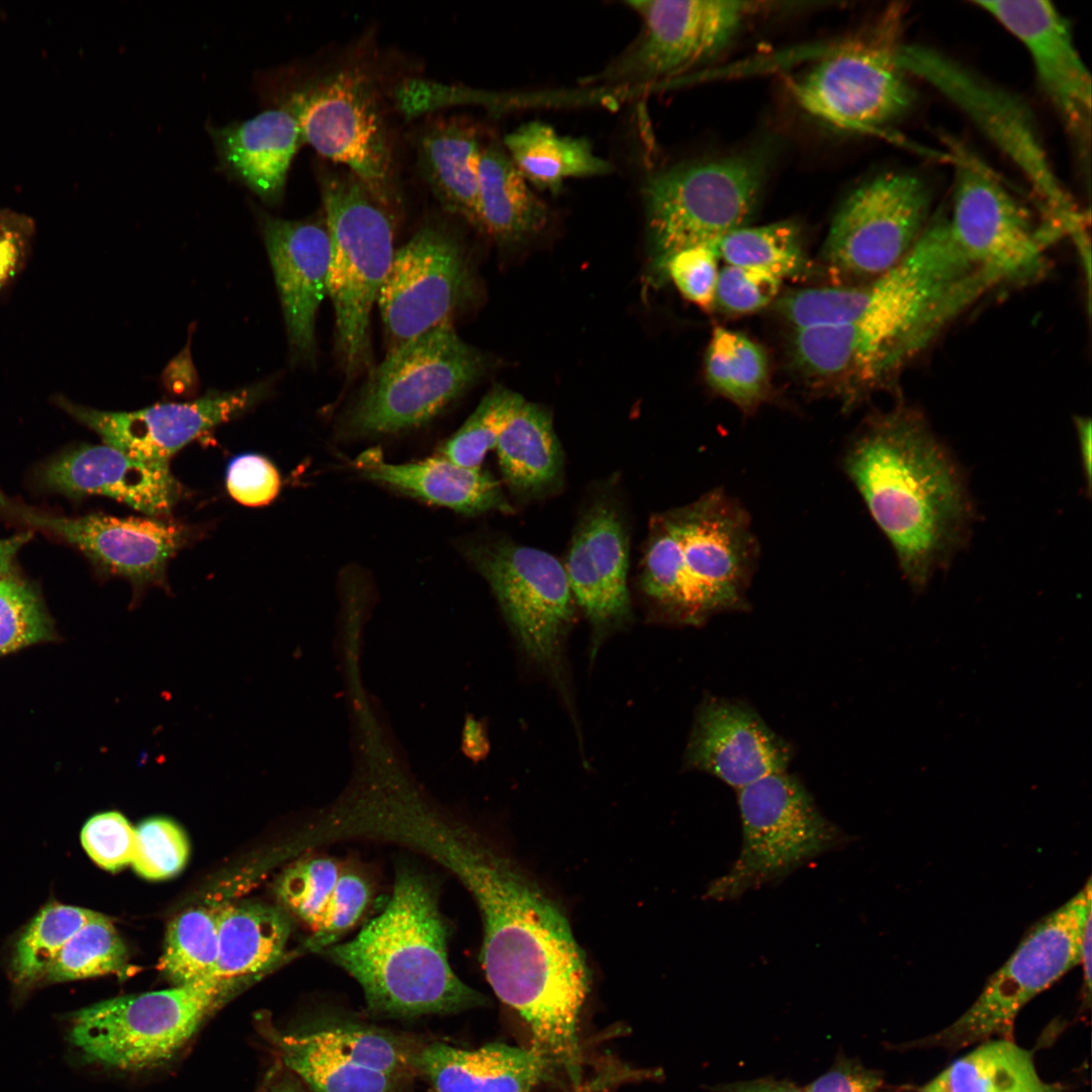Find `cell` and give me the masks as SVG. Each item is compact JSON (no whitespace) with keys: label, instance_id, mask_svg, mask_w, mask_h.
Instances as JSON below:
<instances>
[{"label":"cell","instance_id":"1","mask_svg":"<svg viewBox=\"0 0 1092 1092\" xmlns=\"http://www.w3.org/2000/svg\"><path fill=\"white\" fill-rule=\"evenodd\" d=\"M399 840L449 870L471 894L482 920L487 982L525 1020L532 1045L579 1087L578 1025L590 974L564 912L483 834L432 809L412 818Z\"/></svg>","mask_w":1092,"mask_h":1092},{"label":"cell","instance_id":"2","mask_svg":"<svg viewBox=\"0 0 1092 1092\" xmlns=\"http://www.w3.org/2000/svg\"><path fill=\"white\" fill-rule=\"evenodd\" d=\"M842 468L906 581L921 593L963 549L975 518L953 455L921 412L900 404L863 423L843 451Z\"/></svg>","mask_w":1092,"mask_h":1092},{"label":"cell","instance_id":"3","mask_svg":"<svg viewBox=\"0 0 1092 1092\" xmlns=\"http://www.w3.org/2000/svg\"><path fill=\"white\" fill-rule=\"evenodd\" d=\"M447 941L434 884L400 866L383 910L353 939L323 952L356 980L377 1016L445 1015L486 1005V997L453 972Z\"/></svg>","mask_w":1092,"mask_h":1092},{"label":"cell","instance_id":"4","mask_svg":"<svg viewBox=\"0 0 1092 1092\" xmlns=\"http://www.w3.org/2000/svg\"><path fill=\"white\" fill-rule=\"evenodd\" d=\"M759 557L751 520L721 488L652 519L641 585L672 621L744 611Z\"/></svg>","mask_w":1092,"mask_h":1092},{"label":"cell","instance_id":"5","mask_svg":"<svg viewBox=\"0 0 1092 1092\" xmlns=\"http://www.w3.org/2000/svg\"><path fill=\"white\" fill-rule=\"evenodd\" d=\"M992 287L959 247L948 217L930 218L906 255L870 284L869 306L853 324L868 385L886 382Z\"/></svg>","mask_w":1092,"mask_h":1092},{"label":"cell","instance_id":"6","mask_svg":"<svg viewBox=\"0 0 1092 1092\" xmlns=\"http://www.w3.org/2000/svg\"><path fill=\"white\" fill-rule=\"evenodd\" d=\"M320 187L331 243L336 352L350 383L373 366L370 316L394 254L392 208L351 172L324 171Z\"/></svg>","mask_w":1092,"mask_h":1092},{"label":"cell","instance_id":"7","mask_svg":"<svg viewBox=\"0 0 1092 1092\" xmlns=\"http://www.w3.org/2000/svg\"><path fill=\"white\" fill-rule=\"evenodd\" d=\"M486 366L485 356L453 324L437 327L388 351L369 369L340 433L357 439L421 427L470 388Z\"/></svg>","mask_w":1092,"mask_h":1092},{"label":"cell","instance_id":"8","mask_svg":"<svg viewBox=\"0 0 1092 1092\" xmlns=\"http://www.w3.org/2000/svg\"><path fill=\"white\" fill-rule=\"evenodd\" d=\"M899 63L940 92L1020 170L1038 198L1045 230L1054 237L1068 234L1082 244L1084 218L1063 187L1044 150L1027 105L1003 89L936 49L902 43Z\"/></svg>","mask_w":1092,"mask_h":1092},{"label":"cell","instance_id":"9","mask_svg":"<svg viewBox=\"0 0 1092 1092\" xmlns=\"http://www.w3.org/2000/svg\"><path fill=\"white\" fill-rule=\"evenodd\" d=\"M764 176L759 155L685 163L653 175L643 191L651 282L665 280L666 263L675 253L716 244L744 226Z\"/></svg>","mask_w":1092,"mask_h":1092},{"label":"cell","instance_id":"10","mask_svg":"<svg viewBox=\"0 0 1092 1092\" xmlns=\"http://www.w3.org/2000/svg\"><path fill=\"white\" fill-rule=\"evenodd\" d=\"M234 981L203 980L104 1000L72 1014L70 1042L90 1063L141 1071L170 1061Z\"/></svg>","mask_w":1092,"mask_h":1092},{"label":"cell","instance_id":"11","mask_svg":"<svg viewBox=\"0 0 1092 1092\" xmlns=\"http://www.w3.org/2000/svg\"><path fill=\"white\" fill-rule=\"evenodd\" d=\"M737 802L741 848L728 872L708 888L707 897L712 900L736 899L748 890L779 882L848 839L787 771L738 790Z\"/></svg>","mask_w":1092,"mask_h":1092},{"label":"cell","instance_id":"12","mask_svg":"<svg viewBox=\"0 0 1092 1092\" xmlns=\"http://www.w3.org/2000/svg\"><path fill=\"white\" fill-rule=\"evenodd\" d=\"M1091 882L1042 918L957 1020L921 1041L961 1049L993 1038H1011L1021 1009L1081 962L1091 921Z\"/></svg>","mask_w":1092,"mask_h":1092},{"label":"cell","instance_id":"13","mask_svg":"<svg viewBox=\"0 0 1092 1092\" xmlns=\"http://www.w3.org/2000/svg\"><path fill=\"white\" fill-rule=\"evenodd\" d=\"M901 12L895 8L871 35L851 41L790 83L799 105L843 130L882 133L914 105L899 63Z\"/></svg>","mask_w":1092,"mask_h":1092},{"label":"cell","instance_id":"14","mask_svg":"<svg viewBox=\"0 0 1092 1092\" xmlns=\"http://www.w3.org/2000/svg\"><path fill=\"white\" fill-rule=\"evenodd\" d=\"M296 119L302 142L345 165L383 204L396 203L392 152L372 79L342 69L290 91L279 105Z\"/></svg>","mask_w":1092,"mask_h":1092},{"label":"cell","instance_id":"15","mask_svg":"<svg viewBox=\"0 0 1092 1092\" xmlns=\"http://www.w3.org/2000/svg\"><path fill=\"white\" fill-rule=\"evenodd\" d=\"M953 165L951 233L968 260L991 282L1026 285L1049 270L1041 226L974 154L947 142Z\"/></svg>","mask_w":1092,"mask_h":1092},{"label":"cell","instance_id":"16","mask_svg":"<svg viewBox=\"0 0 1092 1092\" xmlns=\"http://www.w3.org/2000/svg\"><path fill=\"white\" fill-rule=\"evenodd\" d=\"M464 553L490 584L528 658L559 674L574 615L563 565L543 550L504 539L470 542Z\"/></svg>","mask_w":1092,"mask_h":1092},{"label":"cell","instance_id":"17","mask_svg":"<svg viewBox=\"0 0 1092 1092\" xmlns=\"http://www.w3.org/2000/svg\"><path fill=\"white\" fill-rule=\"evenodd\" d=\"M931 194L909 172L881 174L854 189L830 224L822 257L831 271L880 276L897 264L930 220Z\"/></svg>","mask_w":1092,"mask_h":1092},{"label":"cell","instance_id":"18","mask_svg":"<svg viewBox=\"0 0 1092 1092\" xmlns=\"http://www.w3.org/2000/svg\"><path fill=\"white\" fill-rule=\"evenodd\" d=\"M469 261L448 226L431 222L394 250L377 304L387 352L437 327L453 324L472 294Z\"/></svg>","mask_w":1092,"mask_h":1092},{"label":"cell","instance_id":"19","mask_svg":"<svg viewBox=\"0 0 1092 1092\" xmlns=\"http://www.w3.org/2000/svg\"><path fill=\"white\" fill-rule=\"evenodd\" d=\"M280 1058L313 1092H396L417 1071L404 1037L358 1025L327 1026L276 1040Z\"/></svg>","mask_w":1092,"mask_h":1092},{"label":"cell","instance_id":"20","mask_svg":"<svg viewBox=\"0 0 1092 1092\" xmlns=\"http://www.w3.org/2000/svg\"><path fill=\"white\" fill-rule=\"evenodd\" d=\"M629 6L643 20L642 33L605 73L649 80L670 76L715 56L733 38L755 4L725 0H638Z\"/></svg>","mask_w":1092,"mask_h":1092},{"label":"cell","instance_id":"21","mask_svg":"<svg viewBox=\"0 0 1092 1092\" xmlns=\"http://www.w3.org/2000/svg\"><path fill=\"white\" fill-rule=\"evenodd\" d=\"M1028 52L1037 81L1074 140L1088 156L1091 132V77L1071 26L1049 1H976Z\"/></svg>","mask_w":1092,"mask_h":1092},{"label":"cell","instance_id":"22","mask_svg":"<svg viewBox=\"0 0 1092 1092\" xmlns=\"http://www.w3.org/2000/svg\"><path fill=\"white\" fill-rule=\"evenodd\" d=\"M269 389V382L264 381L192 401L159 403L134 412H104L65 400L62 404L99 434L106 445L147 462L169 465V459L202 432L247 411Z\"/></svg>","mask_w":1092,"mask_h":1092},{"label":"cell","instance_id":"23","mask_svg":"<svg viewBox=\"0 0 1092 1092\" xmlns=\"http://www.w3.org/2000/svg\"><path fill=\"white\" fill-rule=\"evenodd\" d=\"M2 509L24 523L77 546L107 570L141 588L163 582L169 559L186 541L185 529L147 518L88 515L70 519L38 513L0 499Z\"/></svg>","mask_w":1092,"mask_h":1092},{"label":"cell","instance_id":"24","mask_svg":"<svg viewBox=\"0 0 1092 1092\" xmlns=\"http://www.w3.org/2000/svg\"><path fill=\"white\" fill-rule=\"evenodd\" d=\"M292 358L313 363L315 322L328 294L331 243L325 220H288L258 211Z\"/></svg>","mask_w":1092,"mask_h":1092},{"label":"cell","instance_id":"25","mask_svg":"<svg viewBox=\"0 0 1092 1092\" xmlns=\"http://www.w3.org/2000/svg\"><path fill=\"white\" fill-rule=\"evenodd\" d=\"M789 745L748 705L709 697L698 708L687 745L689 768L708 772L735 790L786 771Z\"/></svg>","mask_w":1092,"mask_h":1092},{"label":"cell","instance_id":"26","mask_svg":"<svg viewBox=\"0 0 1092 1092\" xmlns=\"http://www.w3.org/2000/svg\"><path fill=\"white\" fill-rule=\"evenodd\" d=\"M628 538L615 506L597 500L583 515L564 567L574 603L598 637L631 618Z\"/></svg>","mask_w":1092,"mask_h":1092},{"label":"cell","instance_id":"27","mask_svg":"<svg viewBox=\"0 0 1092 1092\" xmlns=\"http://www.w3.org/2000/svg\"><path fill=\"white\" fill-rule=\"evenodd\" d=\"M43 479L63 492L110 496L150 516L168 513L179 493L169 465L138 459L106 444L58 457Z\"/></svg>","mask_w":1092,"mask_h":1092},{"label":"cell","instance_id":"28","mask_svg":"<svg viewBox=\"0 0 1092 1092\" xmlns=\"http://www.w3.org/2000/svg\"><path fill=\"white\" fill-rule=\"evenodd\" d=\"M220 167L264 202L281 201L287 173L302 142L294 116L268 108L252 118L208 126Z\"/></svg>","mask_w":1092,"mask_h":1092},{"label":"cell","instance_id":"29","mask_svg":"<svg viewBox=\"0 0 1092 1092\" xmlns=\"http://www.w3.org/2000/svg\"><path fill=\"white\" fill-rule=\"evenodd\" d=\"M415 1065L436 1092H533L554 1068L535 1046L506 1043L462 1049L433 1042L419 1050Z\"/></svg>","mask_w":1092,"mask_h":1092},{"label":"cell","instance_id":"30","mask_svg":"<svg viewBox=\"0 0 1092 1092\" xmlns=\"http://www.w3.org/2000/svg\"><path fill=\"white\" fill-rule=\"evenodd\" d=\"M363 478L404 494L466 515L513 512L498 481L486 470L457 465L443 456L407 463H389L379 449L355 460Z\"/></svg>","mask_w":1092,"mask_h":1092},{"label":"cell","instance_id":"31","mask_svg":"<svg viewBox=\"0 0 1092 1092\" xmlns=\"http://www.w3.org/2000/svg\"><path fill=\"white\" fill-rule=\"evenodd\" d=\"M476 128L461 118L430 123L418 141L421 172L443 207L479 226Z\"/></svg>","mask_w":1092,"mask_h":1092},{"label":"cell","instance_id":"32","mask_svg":"<svg viewBox=\"0 0 1092 1092\" xmlns=\"http://www.w3.org/2000/svg\"><path fill=\"white\" fill-rule=\"evenodd\" d=\"M495 449L504 479L518 496L541 497L561 485V447L550 415L540 405L524 400L504 428Z\"/></svg>","mask_w":1092,"mask_h":1092},{"label":"cell","instance_id":"33","mask_svg":"<svg viewBox=\"0 0 1092 1092\" xmlns=\"http://www.w3.org/2000/svg\"><path fill=\"white\" fill-rule=\"evenodd\" d=\"M479 226L502 245L517 244L540 231L548 218L545 203L532 191L508 153L491 143L478 164Z\"/></svg>","mask_w":1092,"mask_h":1092},{"label":"cell","instance_id":"34","mask_svg":"<svg viewBox=\"0 0 1092 1092\" xmlns=\"http://www.w3.org/2000/svg\"><path fill=\"white\" fill-rule=\"evenodd\" d=\"M216 978L235 981L268 970L283 956L291 921L283 908L262 903L216 909Z\"/></svg>","mask_w":1092,"mask_h":1092},{"label":"cell","instance_id":"35","mask_svg":"<svg viewBox=\"0 0 1092 1092\" xmlns=\"http://www.w3.org/2000/svg\"><path fill=\"white\" fill-rule=\"evenodd\" d=\"M505 150L525 178L539 190L557 194L569 178L606 175L613 171L583 138L559 134L551 125L530 121L510 132Z\"/></svg>","mask_w":1092,"mask_h":1092},{"label":"cell","instance_id":"36","mask_svg":"<svg viewBox=\"0 0 1092 1092\" xmlns=\"http://www.w3.org/2000/svg\"><path fill=\"white\" fill-rule=\"evenodd\" d=\"M921 1092H1063L1043 1081L1030 1052L1011 1038L980 1042L954 1061Z\"/></svg>","mask_w":1092,"mask_h":1092},{"label":"cell","instance_id":"37","mask_svg":"<svg viewBox=\"0 0 1092 1092\" xmlns=\"http://www.w3.org/2000/svg\"><path fill=\"white\" fill-rule=\"evenodd\" d=\"M710 387L742 412L753 413L769 393L768 361L763 348L742 333L716 327L705 354Z\"/></svg>","mask_w":1092,"mask_h":1092},{"label":"cell","instance_id":"38","mask_svg":"<svg viewBox=\"0 0 1092 1092\" xmlns=\"http://www.w3.org/2000/svg\"><path fill=\"white\" fill-rule=\"evenodd\" d=\"M716 246L719 258L728 265L761 270L781 280L801 275L807 266L799 228L791 221L744 225L722 237Z\"/></svg>","mask_w":1092,"mask_h":1092},{"label":"cell","instance_id":"39","mask_svg":"<svg viewBox=\"0 0 1092 1092\" xmlns=\"http://www.w3.org/2000/svg\"><path fill=\"white\" fill-rule=\"evenodd\" d=\"M99 913L50 903L39 910L18 937L11 958L14 982L23 988L44 976L67 941Z\"/></svg>","mask_w":1092,"mask_h":1092},{"label":"cell","instance_id":"40","mask_svg":"<svg viewBox=\"0 0 1092 1092\" xmlns=\"http://www.w3.org/2000/svg\"><path fill=\"white\" fill-rule=\"evenodd\" d=\"M216 909L191 908L169 924L160 970L175 985L218 980Z\"/></svg>","mask_w":1092,"mask_h":1092},{"label":"cell","instance_id":"41","mask_svg":"<svg viewBox=\"0 0 1092 1092\" xmlns=\"http://www.w3.org/2000/svg\"><path fill=\"white\" fill-rule=\"evenodd\" d=\"M126 963L121 937L112 922L99 913L67 941L43 980L58 983L121 973Z\"/></svg>","mask_w":1092,"mask_h":1092},{"label":"cell","instance_id":"42","mask_svg":"<svg viewBox=\"0 0 1092 1092\" xmlns=\"http://www.w3.org/2000/svg\"><path fill=\"white\" fill-rule=\"evenodd\" d=\"M524 402L518 393L498 386L491 389L461 428L444 444L443 457L467 467H480L517 408Z\"/></svg>","mask_w":1092,"mask_h":1092},{"label":"cell","instance_id":"43","mask_svg":"<svg viewBox=\"0 0 1092 1092\" xmlns=\"http://www.w3.org/2000/svg\"><path fill=\"white\" fill-rule=\"evenodd\" d=\"M343 868L331 857L313 856L284 870L275 885L282 906L300 918L312 932L318 927Z\"/></svg>","mask_w":1092,"mask_h":1092},{"label":"cell","instance_id":"44","mask_svg":"<svg viewBox=\"0 0 1092 1092\" xmlns=\"http://www.w3.org/2000/svg\"><path fill=\"white\" fill-rule=\"evenodd\" d=\"M54 637L52 621L32 587L13 575L0 579V655Z\"/></svg>","mask_w":1092,"mask_h":1092},{"label":"cell","instance_id":"45","mask_svg":"<svg viewBox=\"0 0 1092 1092\" xmlns=\"http://www.w3.org/2000/svg\"><path fill=\"white\" fill-rule=\"evenodd\" d=\"M136 851L131 862L134 871L149 880H163L179 873L189 854V843L182 828L166 817H153L136 828Z\"/></svg>","mask_w":1092,"mask_h":1092},{"label":"cell","instance_id":"46","mask_svg":"<svg viewBox=\"0 0 1092 1092\" xmlns=\"http://www.w3.org/2000/svg\"><path fill=\"white\" fill-rule=\"evenodd\" d=\"M371 898L368 881L356 872L343 869L318 927L306 946L323 950L352 928L361 918Z\"/></svg>","mask_w":1092,"mask_h":1092},{"label":"cell","instance_id":"47","mask_svg":"<svg viewBox=\"0 0 1092 1092\" xmlns=\"http://www.w3.org/2000/svg\"><path fill=\"white\" fill-rule=\"evenodd\" d=\"M81 843L99 867L116 872L131 864L138 845L136 831L119 812H103L85 823Z\"/></svg>","mask_w":1092,"mask_h":1092},{"label":"cell","instance_id":"48","mask_svg":"<svg viewBox=\"0 0 1092 1092\" xmlns=\"http://www.w3.org/2000/svg\"><path fill=\"white\" fill-rule=\"evenodd\" d=\"M719 254L716 244L684 249L666 263L664 275L691 302L703 309L715 304Z\"/></svg>","mask_w":1092,"mask_h":1092},{"label":"cell","instance_id":"49","mask_svg":"<svg viewBox=\"0 0 1092 1092\" xmlns=\"http://www.w3.org/2000/svg\"><path fill=\"white\" fill-rule=\"evenodd\" d=\"M781 282L761 270L727 265L718 275L715 303L728 313L755 312L776 298Z\"/></svg>","mask_w":1092,"mask_h":1092},{"label":"cell","instance_id":"50","mask_svg":"<svg viewBox=\"0 0 1092 1092\" xmlns=\"http://www.w3.org/2000/svg\"><path fill=\"white\" fill-rule=\"evenodd\" d=\"M280 487L278 470L262 455L242 454L228 465L226 488L240 504L249 507L268 505L277 496Z\"/></svg>","mask_w":1092,"mask_h":1092},{"label":"cell","instance_id":"51","mask_svg":"<svg viewBox=\"0 0 1092 1092\" xmlns=\"http://www.w3.org/2000/svg\"><path fill=\"white\" fill-rule=\"evenodd\" d=\"M35 235L33 219L21 212L0 208V291L22 271Z\"/></svg>","mask_w":1092,"mask_h":1092},{"label":"cell","instance_id":"52","mask_svg":"<svg viewBox=\"0 0 1092 1092\" xmlns=\"http://www.w3.org/2000/svg\"><path fill=\"white\" fill-rule=\"evenodd\" d=\"M881 1078L857 1064L842 1061L814 1080L806 1092H878Z\"/></svg>","mask_w":1092,"mask_h":1092},{"label":"cell","instance_id":"53","mask_svg":"<svg viewBox=\"0 0 1092 1092\" xmlns=\"http://www.w3.org/2000/svg\"><path fill=\"white\" fill-rule=\"evenodd\" d=\"M1075 428L1078 437L1083 477L1085 479L1086 493L1091 492V421L1089 418L1077 417Z\"/></svg>","mask_w":1092,"mask_h":1092},{"label":"cell","instance_id":"54","mask_svg":"<svg viewBox=\"0 0 1092 1092\" xmlns=\"http://www.w3.org/2000/svg\"><path fill=\"white\" fill-rule=\"evenodd\" d=\"M721 1092H806L792 1083L768 1079L754 1080L729 1085Z\"/></svg>","mask_w":1092,"mask_h":1092},{"label":"cell","instance_id":"55","mask_svg":"<svg viewBox=\"0 0 1092 1092\" xmlns=\"http://www.w3.org/2000/svg\"><path fill=\"white\" fill-rule=\"evenodd\" d=\"M31 537V532L0 540V579L8 575L14 556Z\"/></svg>","mask_w":1092,"mask_h":1092},{"label":"cell","instance_id":"56","mask_svg":"<svg viewBox=\"0 0 1092 1092\" xmlns=\"http://www.w3.org/2000/svg\"><path fill=\"white\" fill-rule=\"evenodd\" d=\"M1091 948H1092V925H1091V921H1089L1087 926H1086L1084 937H1083L1082 949H1081V962H1080V964H1082V966H1083L1084 988H1085V990H1087V996L1088 997H1089L1090 990H1091V967H1092L1091 966L1092 965L1091 964V961H1092V959H1091Z\"/></svg>","mask_w":1092,"mask_h":1092},{"label":"cell","instance_id":"57","mask_svg":"<svg viewBox=\"0 0 1092 1092\" xmlns=\"http://www.w3.org/2000/svg\"><path fill=\"white\" fill-rule=\"evenodd\" d=\"M464 745L466 751L470 756L476 754L477 756L485 749V741L482 734V730L479 725L472 720L467 721L464 733Z\"/></svg>","mask_w":1092,"mask_h":1092},{"label":"cell","instance_id":"58","mask_svg":"<svg viewBox=\"0 0 1092 1092\" xmlns=\"http://www.w3.org/2000/svg\"><path fill=\"white\" fill-rule=\"evenodd\" d=\"M267 1092H306V1091L301 1086H299L298 1084H296V1083H294L292 1081L283 1080V1081H279V1082L275 1083L274 1085H272L268 1089Z\"/></svg>","mask_w":1092,"mask_h":1092},{"label":"cell","instance_id":"59","mask_svg":"<svg viewBox=\"0 0 1092 1092\" xmlns=\"http://www.w3.org/2000/svg\"><path fill=\"white\" fill-rule=\"evenodd\" d=\"M921 1092V1091H920Z\"/></svg>","mask_w":1092,"mask_h":1092}]
</instances>
